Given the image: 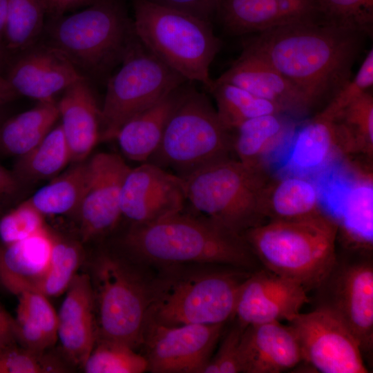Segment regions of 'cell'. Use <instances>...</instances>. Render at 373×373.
I'll list each match as a JSON object with an SVG mask.
<instances>
[{
	"label": "cell",
	"instance_id": "obj_3",
	"mask_svg": "<svg viewBox=\"0 0 373 373\" xmlns=\"http://www.w3.org/2000/svg\"><path fill=\"white\" fill-rule=\"evenodd\" d=\"M337 222L324 211L294 220H271L242 236L265 268L316 289L337 258Z\"/></svg>",
	"mask_w": 373,
	"mask_h": 373
},
{
	"label": "cell",
	"instance_id": "obj_32",
	"mask_svg": "<svg viewBox=\"0 0 373 373\" xmlns=\"http://www.w3.org/2000/svg\"><path fill=\"white\" fill-rule=\"evenodd\" d=\"M339 127L342 154L373 155V97L367 91L334 119Z\"/></svg>",
	"mask_w": 373,
	"mask_h": 373
},
{
	"label": "cell",
	"instance_id": "obj_2",
	"mask_svg": "<svg viewBox=\"0 0 373 373\" xmlns=\"http://www.w3.org/2000/svg\"><path fill=\"white\" fill-rule=\"evenodd\" d=\"M124 245L136 256L157 263H203L250 267L254 255L242 236L211 219L176 212L132 225Z\"/></svg>",
	"mask_w": 373,
	"mask_h": 373
},
{
	"label": "cell",
	"instance_id": "obj_12",
	"mask_svg": "<svg viewBox=\"0 0 373 373\" xmlns=\"http://www.w3.org/2000/svg\"><path fill=\"white\" fill-rule=\"evenodd\" d=\"M303 360L323 373H367L360 344L348 327L331 312L315 307L289 322Z\"/></svg>",
	"mask_w": 373,
	"mask_h": 373
},
{
	"label": "cell",
	"instance_id": "obj_28",
	"mask_svg": "<svg viewBox=\"0 0 373 373\" xmlns=\"http://www.w3.org/2000/svg\"><path fill=\"white\" fill-rule=\"evenodd\" d=\"M59 117L57 104L40 102L28 111L2 122L0 125V151L20 157L36 146L53 128Z\"/></svg>",
	"mask_w": 373,
	"mask_h": 373
},
{
	"label": "cell",
	"instance_id": "obj_38",
	"mask_svg": "<svg viewBox=\"0 0 373 373\" xmlns=\"http://www.w3.org/2000/svg\"><path fill=\"white\" fill-rule=\"evenodd\" d=\"M68 364L47 351L35 352L18 343L0 346V373L67 372Z\"/></svg>",
	"mask_w": 373,
	"mask_h": 373
},
{
	"label": "cell",
	"instance_id": "obj_6",
	"mask_svg": "<svg viewBox=\"0 0 373 373\" xmlns=\"http://www.w3.org/2000/svg\"><path fill=\"white\" fill-rule=\"evenodd\" d=\"M231 132L221 123L216 109L204 93L185 82L160 144L147 162L183 177L231 157Z\"/></svg>",
	"mask_w": 373,
	"mask_h": 373
},
{
	"label": "cell",
	"instance_id": "obj_36",
	"mask_svg": "<svg viewBox=\"0 0 373 373\" xmlns=\"http://www.w3.org/2000/svg\"><path fill=\"white\" fill-rule=\"evenodd\" d=\"M82 256L79 244L53 234L48 271L32 291L42 294L48 298L65 292L77 274Z\"/></svg>",
	"mask_w": 373,
	"mask_h": 373
},
{
	"label": "cell",
	"instance_id": "obj_34",
	"mask_svg": "<svg viewBox=\"0 0 373 373\" xmlns=\"http://www.w3.org/2000/svg\"><path fill=\"white\" fill-rule=\"evenodd\" d=\"M329 204L342 213L347 228L359 238L370 240L372 232L373 184L368 178L349 186L336 187Z\"/></svg>",
	"mask_w": 373,
	"mask_h": 373
},
{
	"label": "cell",
	"instance_id": "obj_5",
	"mask_svg": "<svg viewBox=\"0 0 373 373\" xmlns=\"http://www.w3.org/2000/svg\"><path fill=\"white\" fill-rule=\"evenodd\" d=\"M271 177L267 169L231 157L180 178L186 201L195 211L242 236L267 222L263 202Z\"/></svg>",
	"mask_w": 373,
	"mask_h": 373
},
{
	"label": "cell",
	"instance_id": "obj_35",
	"mask_svg": "<svg viewBox=\"0 0 373 373\" xmlns=\"http://www.w3.org/2000/svg\"><path fill=\"white\" fill-rule=\"evenodd\" d=\"M82 368L86 373H142L148 363L128 345L97 336Z\"/></svg>",
	"mask_w": 373,
	"mask_h": 373
},
{
	"label": "cell",
	"instance_id": "obj_47",
	"mask_svg": "<svg viewBox=\"0 0 373 373\" xmlns=\"http://www.w3.org/2000/svg\"><path fill=\"white\" fill-rule=\"evenodd\" d=\"M17 95L6 77L0 73V108Z\"/></svg>",
	"mask_w": 373,
	"mask_h": 373
},
{
	"label": "cell",
	"instance_id": "obj_50",
	"mask_svg": "<svg viewBox=\"0 0 373 373\" xmlns=\"http://www.w3.org/2000/svg\"><path fill=\"white\" fill-rule=\"evenodd\" d=\"M3 121V119H2V116H1V113H0V125H1V124L2 123Z\"/></svg>",
	"mask_w": 373,
	"mask_h": 373
},
{
	"label": "cell",
	"instance_id": "obj_45",
	"mask_svg": "<svg viewBox=\"0 0 373 373\" xmlns=\"http://www.w3.org/2000/svg\"><path fill=\"white\" fill-rule=\"evenodd\" d=\"M15 343H18L15 320L0 305V346Z\"/></svg>",
	"mask_w": 373,
	"mask_h": 373
},
{
	"label": "cell",
	"instance_id": "obj_30",
	"mask_svg": "<svg viewBox=\"0 0 373 373\" xmlns=\"http://www.w3.org/2000/svg\"><path fill=\"white\" fill-rule=\"evenodd\" d=\"M87 160L75 163L28 199L45 216L76 213L87 178Z\"/></svg>",
	"mask_w": 373,
	"mask_h": 373
},
{
	"label": "cell",
	"instance_id": "obj_46",
	"mask_svg": "<svg viewBox=\"0 0 373 373\" xmlns=\"http://www.w3.org/2000/svg\"><path fill=\"white\" fill-rule=\"evenodd\" d=\"M20 184L13 172L0 164V202L13 198L19 191Z\"/></svg>",
	"mask_w": 373,
	"mask_h": 373
},
{
	"label": "cell",
	"instance_id": "obj_9",
	"mask_svg": "<svg viewBox=\"0 0 373 373\" xmlns=\"http://www.w3.org/2000/svg\"><path fill=\"white\" fill-rule=\"evenodd\" d=\"M90 279L97 336L135 350L143 343L152 288L128 265L107 254L96 259Z\"/></svg>",
	"mask_w": 373,
	"mask_h": 373
},
{
	"label": "cell",
	"instance_id": "obj_18",
	"mask_svg": "<svg viewBox=\"0 0 373 373\" xmlns=\"http://www.w3.org/2000/svg\"><path fill=\"white\" fill-rule=\"evenodd\" d=\"M238 86L276 105L294 119L304 117L314 109L307 99L274 66L247 45L240 55L214 79Z\"/></svg>",
	"mask_w": 373,
	"mask_h": 373
},
{
	"label": "cell",
	"instance_id": "obj_37",
	"mask_svg": "<svg viewBox=\"0 0 373 373\" xmlns=\"http://www.w3.org/2000/svg\"><path fill=\"white\" fill-rule=\"evenodd\" d=\"M316 19L357 30L370 35L373 0H312Z\"/></svg>",
	"mask_w": 373,
	"mask_h": 373
},
{
	"label": "cell",
	"instance_id": "obj_14",
	"mask_svg": "<svg viewBox=\"0 0 373 373\" xmlns=\"http://www.w3.org/2000/svg\"><path fill=\"white\" fill-rule=\"evenodd\" d=\"M87 178L76 215L84 242L102 235L117 224L122 216L120 194L131 169L121 156L99 153L87 160Z\"/></svg>",
	"mask_w": 373,
	"mask_h": 373
},
{
	"label": "cell",
	"instance_id": "obj_29",
	"mask_svg": "<svg viewBox=\"0 0 373 373\" xmlns=\"http://www.w3.org/2000/svg\"><path fill=\"white\" fill-rule=\"evenodd\" d=\"M71 162L70 152L60 124L25 155L18 157L13 173L21 182H37L58 175Z\"/></svg>",
	"mask_w": 373,
	"mask_h": 373
},
{
	"label": "cell",
	"instance_id": "obj_20",
	"mask_svg": "<svg viewBox=\"0 0 373 373\" xmlns=\"http://www.w3.org/2000/svg\"><path fill=\"white\" fill-rule=\"evenodd\" d=\"M240 354L244 373H280L303 361L294 329L280 321L245 327Z\"/></svg>",
	"mask_w": 373,
	"mask_h": 373
},
{
	"label": "cell",
	"instance_id": "obj_40",
	"mask_svg": "<svg viewBox=\"0 0 373 373\" xmlns=\"http://www.w3.org/2000/svg\"><path fill=\"white\" fill-rule=\"evenodd\" d=\"M44 216L28 200L0 216V243L10 245L46 229Z\"/></svg>",
	"mask_w": 373,
	"mask_h": 373
},
{
	"label": "cell",
	"instance_id": "obj_15",
	"mask_svg": "<svg viewBox=\"0 0 373 373\" xmlns=\"http://www.w3.org/2000/svg\"><path fill=\"white\" fill-rule=\"evenodd\" d=\"M185 203L181 178L155 164L145 162L131 168L123 181L121 214L132 225L183 211Z\"/></svg>",
	"mask_w": 373,
	"mask_h": 373
},
{
	"label": "cell",
	"instance_id": "obj_31",
	"mask_svg": "<svg viewBox=\"0 0 373 373\" xmlns=\"http://www.w3.org/2000/svg\"><path fill=\"white\" fill-rule=\"evenodd\" d=\"M209 93L215 99L221 123L230 132L249 119L269 114H283L272 102L233 84L213 79Z\"/></svg>",
	"mask_w": 373,
	"mask_h": 373
},
{
	"label": "cell",
	"instance_id": "obj_10",
	"mask_svg": "<svg viewBox=\"0 0 373 373\" xmlns=\"http://www.w3.org/2000/svg\"><path fill=\"white\" fill-rule=\"evenodd\" d=\"M249 275L210 271L152 288L147 319L168 326L224 323L234 316L240 286Z\"/></svg>",
	"mask_w": 373,
	"mask_h": 373
},
{
	"label": "cell",
	"instance_id": "obj_25",
	"mask_svg": "<svg viewBox=\"0 0 373 373\" xmlns=\"http://www.w3.org/2000/svg\"><path fill=\"white\" fill-rule=\"evenodd\" d=\"M182 86L121 126L115 139L125 157L133 161L145 162L155 152L178 100Z\"/></svg>",
	"mask_w": 373,
	"mask_h": 373
},
{
	"label": "cell",
	"instance_id": "obj_26",
	"mask_svg": "<svg viewBox=\"0 0 373 373\" xmlns=\"http://www.w3.org/2000/svg\"><path fill=\"white\" fill-rule=\"evenodd\" d=\"M338 153H341L338 124L316 114L296 129L284 166L298 173L314 172Z\"/></svg>",
	"mask_w": 373,
	"mask_h": 373
},
{
	"label": "cell",
	"instance_id": "obj_42",
	"mask_svg": "<svg viewBox=\"0 0 373 373\" xmlns=\"http://www.w3.org/2000/svg\"><path fill=\"white\" fill-rule=\"evenodd\" d=\"M244 327L238 323V326L231 329L215 356L205 366L204 373L242 372L240 342Z\"/></svg>",
	"mask_w": 373,
	"mask_h": 373
},
{
	"label": "cell",
	"instance_id": "obj_41",
	"mask_svg": "<svg viewBox=\"0 0 373 373\" xmlns=\"http://www.w3.org/2000/svg\"><path fill=\"white\" fill-rule=\"evenodd\" d=\"M373 49L371 48L363 59L352 79H349L330 99L318 115L331 120L351 102L372 87Z\"/></svg>",
	"mask_w": 373,
	"mask_h": 373
},
{
	"label": "cell",
	"instance_id": "obj_13",
	"mask_svg": "<svg viewBox=\"0 0 373 373\" xmlns=\"http://www.w3.org/2000/svg\"><path fill=\"white\" fill-rule=\"evenodd\" d=\"M149 321L143 339L145 358L148 370L157 373L203 372L224 326V323L168 326Z\"/></svg>",
	"mask_w": 373,
	"mask_h": 373
},
{
	"label": "cell",
	"instance_id": "obj_8",
	"mask_svg": "<svg viewBox=\"0 0 373 373\" xmlns=\"http://www.w3.org/2000/svg\"><path fill=\"white\" fill-rule=\"evenodd\" d=\"M186 82L152 53L135 34L119 70L107 83L101 108L100 140L115 139L126 121Z\"/></svg>",
	"mask_w": 373,
	"mask_h": 373
},
{
	"label": "cell",
	"instance_id": "obj_17",
	"mask_svg": "<svg viewBox=\"0 0 373 373\" xmlns=\"http://www.w3.org/2000/svg\"><path fill=\"white\" fill-rule=\"evenodd\" d=\"M19 53L5 76L18 95L39 102L52 101L57 93L86 79L60 50L50 45H33Z\"/></svg>",
	"mask_w": 373,
	"mask_h": 373
},
{
	"label": "cell",
	"instance_id": "obj_44",
	"mask_svg": "<svg viewBox=\"0 0 373 373\" xmlns=\"http://www.w3.org/2000/svg\"><path fill=\"white\" fill-rule=\"evenodd\" d=\"M97 0H43L46 15L55 19L64 16L68 10L80 6L91 5Z\"/></svg>",
	"mask_w": 373,
	"mask_h": 373
},
{
	"label": "cell",
	"instance_id": "obj_48",
	"mask_svg": "<svg viewBox=\"0 0 373 373\" xmlns=\"http://www.w3.org/2000/svg\"><path fill=\"white\" fill-rule=\"evenodd\" d=\"M8 0H0V45L3 44L7 19Z\"/></svg>",
	"mask_w": 373,
	"mask_h": 373
},
{
	"label": "cell",
	"instance_id": "obj_22",
	"mask_svg": "<svg viewBox=\"0 0 373 373\" xmlns=\"http://www.w3.org/2000/svg\"><path fill=\"white\" fill-rule=\"evenodd\" d=\"M296 129L295 119L285 114L249 119L231 131L232 153L247 165L268 169L276 155L290 146Z\"/></svg>",
	"mask_w": 373,
	"mask_h": 373
},
{
	"label": "cell",
	"instance_id": "obj_4",
	"mask_svg": "<svg viewBox=\"0 0 373 373\" xmlns=\"http://www.w3.org/2000/svg\"><path fill=\"white\" fill-rule=\"evenodd\" d=\"M133 27L139 40L159 59L209 93L210 66L221 42L212 23L150 0H134Z\"/></svg>",
	"mask_w": 373,
	"mask_h": 373
},
{
	"label": "cell",
	"instance_id": "obj_23",
	"mask_svg": "<svg viewBox=\"0 0 373 373\" xmlns=\"http://www.w3.org/2000/svg\"><path fill=\"white\" fill-rule=\"evenodd\" d=\"M71 162L86 160L100 139L101 108L86 79L67 88L57 103Z\"/></svg>",
	"mask_w": 373,
	"mask_h": 373
},
{
	"label": "cell",
	"instance_id": "obj_49",
	"mask_svg": "<svg viewBox=\"0 0 373 373\" xmlns=\"http://www.w3.org/2000/svg\"><path fill=\"white\" fill-rule=\"evenodd\" d=\"M10 55L3 45H0V69L7 63Z\"/></svg>",
	"mask_w": 373,
	"mask_h": 373
},
{
	"label": "cell",
	"instance_id": "obj_1",
	"mask_svg": "<svg viewBox=\"0 0 373 373\" xmlns=\"http://www.w3.org/2000/svg\"><path fill=\"white\" fill-rule=\"evenodd\" d=\"M365 36L314 19L255 34L245 44L274 66L314 110L326 105L350 79Z\"/></svg>",
	"mask_w": 373,
	"mask_h": 373
},
{
	"label": "cell",
	"instance_id": "obj_39",
	"mask_svg": "<svg viewBox=\"0 0 373 373\" xmlns=\"http://www.w3.org/2000/svg\"><path fill=\"white\" fill-rule=\"evenodd\" d=\"M17 296L19 301L15 320L44 333L55 343L58 316L48 298L39 292L30 291Z\"/></svg>",
	"mask_w": 373,
	"mask_h": 373
},
{
	"label": "cell",
	"instance_id": "obj_16",
	"mask_svg": "<svg viewBox=\"0 0 373 373\" xmlns=\"http://www.w3.org/2000/svg\"><path fill=\"white\" fill-rule=\"evenodd\" d=\"M309 301L302 285L264 269L249 274L242 283L234 316L243 327L283 320L289 322Z\"/></svg>",
	"mask_w": 373,
	"mask_h": 373
},
{
	"label": "cell",
	"instance_id": "obj_19",
	"mask_svg": "<svg viewBox=\"0 0 373 373\" xmlns=\"http://www.w3.org/2000/svg\"><path fill=\"white\" fill-rule=\"evenodd\" d=\"M65 292L57 313V340L63 357L70 365L82 367L97 338L90 276L77 274Z\"/></svg>",
	"mask_w": 373,
	"mask_h": 373
},
{
	"label": "cell",
	"instance_id": "obj_43",
	"mask_svg": "<svg viewBox=\"0 0 373 373\" xmlns=\"http://www.w3.org/2000/svg\"><path fill=\"white\" fill-rule=\"evenodd\" d=\"M156 3L178 9L204 20L212 21L219 0H150Z\"/></svg>",
	"mask_w": 373,
	"mask_h": 373
},
{
	"label": "cell",
	"instance_id": "obj_27",
	"mask_svg": "<svg viewBox=\"0 0 373 373\" xmlns=\"http://www.w3.org/2000/svg\"><path fill=\"white\" fill-rule=\"evenodd\" d=\"M264 214L267 221L294 220L323 212L318 188L299 175L271 177L265 193Z\"/></svg>",
	"mask_w": 373,
	"mask_h": 373
},
{
	"label": "cell",
	"instance_id": "obj_11",
	"mask_svg": "<svg viewBox=\"0 0 373 373\" xmlns=\"http://www.w3.org/2000/svg\"><path fill=\"white\" fill-rule=\"evenodd\" d=\"M316 291V307L340 318L357 338L363 356L373 350V263L370 256H338Z\"/></svg>",
	"mask_w": 373,
	"mask_h": 373
},
{
	"label": "cell",
	"instance_id": "obj_7",
	"mask_svg": "<svg viewBox=\"0 0 373 373\" xmlns=\"http://www.w3.org/2000/svg\"><path fill=\"white\" fill-rule=\"evenodd\" d=\"M50 46L82 73L103 76L121 64L135 35L133 21L116 0H97L73 15L53 19Z\"/></svg>",
	"mask_w": 373,
	"mask_h": 373
},
{
	"label": "cell",
	"instance_id": "obj_33",
	"mask_svg": "<svg viewBox=\"0 0 373 373\" xmlns=\"http://www.w3.org/2000/svg\"><path fill=\"white\" fill-rule=\"evenodd\" d=\"M45 15L43 0H8L3 44L10 55L35 44L42 32Z\"/></svg>",
	"mask_w": 373,
	"mask_h": 373
},
{
	"label": "cell",
	"instance_id": "obj_21",
	"mask_svg": "<svg viewBox=\"0 0 373 373\" xmlns=\"http://www.w3.org/2000/svg\"><path fill=\"white\" fill-rule=\"evenodd\" d=\"M215 17L227 33L236 36L316 19L312 0H219Z\"/></svg>",
	"mask_w": 373,
	"mask_h": 373
},
{
	"label": "cell",
	"instance_id": "obj_24",
	"mask_svg": "<svg viewBox=\"0 0 373 373\" xmlns=\"http://www.w3.org/2000/svg\"><path fill=\"white\" fill-rule=\"evenodd\" d=\"M53 233L47 227L22 240L0 243V282L17 295L32 291L48 271Z\"/></svg>",
	"mask_w": 373,
	"mask_h": 373
}]
</instances>
